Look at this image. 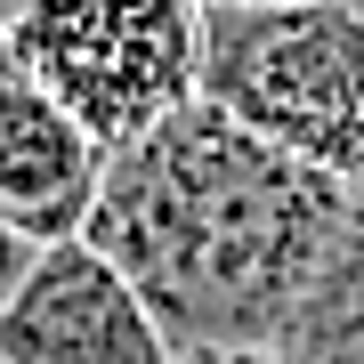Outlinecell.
<instances>
[{"instance_id":"6da1fadb","label":"cell","mask_w":364,"mask_h":364,"mask_svg":"<svg viewBox=\"0 0 364 364\" xmlns=\"http://www.w3.org/2000/svg\"><path fill=\"white\" fill-rule=\"evenodd\" d=\"M348 186L251 138L210 97L178 105L122 154H105L90 243L138 284L178 348H275L324 267Z\"/></svg>"},{"instance_id":"7a4b0ae2","label":"cell","mask_w":364,"mask_h":364,"mask_svg":"<svg viewBox=\"0 0 364 364\" xmlns=\"http://www.w3.org/2000/svg\"><path fill=\"white\" fill-rule=\"evenodd\" d=\"M203 97L364 195V16L348 0L203 9Z\"/></svg>"},{"instance_id":"3957f363","label":"cell","mask_w":364,"mask_h":364,"mask_svg":"<svg viewBox=\"0 0 364 364\" xmlns=\"http://www.w3.org/2000/svg\"><path fill=\"white\" fill-rule=\"evenodd\" d=\"M0 41L105 154L203 97V0H16Z\"/></svg>"},{"instance_id":"277c9868","label":"cell","mask_w":364,"mask_h":364,"mask_svg":"<svg viewBox=\"0 0 364 364\" xmlns=\"http://www.w3.org/2000/svg\"><path fill=\"white\" fill-rule=\"evenodd\" d=\"M0 364H170V340L138 284L90 235L41 243L0 308Z\"/></svg>"},{"instance_id":"5b68a950","label":"cell","mask_w":364,"mask_h":364,"mask_svg":"<svg viewBox=\"0 0 364 364\" xmlns=\"http://www.w3.org/2000/svg\"><path fill=\"white\" fill-rule=\"evenodd\" d=\"M97 186H105V146L0 41V219L33 243H65L90 227Z\"/></svg>"},{"instance_id":"8992f818","label":"cell","mask_w":364,"mask_h":364,"mask_svg":"<svg viewBox=\"0 0 364 364\" xmlns=\"http://www.w3.org/2000/svg\"><path fill=\"white\" fill-rule=\"evenodd\" d=\"M275 348L299 364H364V195L348 203L324 267L308 275V291H299Z\"/></svg>"},{"instance_id":"52a82bcc","label":"cell","mask_w":364,"mask_h":364,"mask_svg":"<svg viewBox=\"0 0 364 364\" xmlns=\"http://www.w3.org/2000/svg\"><path fill=\"white\" fill-rule=\"evenodd\" d=\"M33 251H41L33 235H16L9 219H0V308H9V291L25 284V267H33Z\"/></svg>"},{"instance_id":"ba28073f","label":"cell","mask_w":364,"mask_h":364,"mask_svg":"<svg viewBox=\"0 0 364 364\" xmlns=\"http://www.w3.org/2000/svg\"><path fill=\"white\" fill-rule=\"evenodd\" d=\"M170 364H299V356H284V348H178Z\"/></svg>"},{"instance_id":"9c48e42d","label":"cell","mask_w":364,"mask_h":364,"mask_svg":"<svg viewBox=\"0 0 364 364\" xmlns=\"http://www.w3.org/2000/svg\"><path fill=\"white\" fill-rule=\"evenodd\" d=\"M203 9H284V0H203Z\"/></svg>"},{"instance_id":"30bf717a","label":"cell","mask_w":364,"mask_h":364,"mask_svg":"<svg viewBox=\"0 0 364 364\" xmlns=\"http://www.w3.org/2000/svg\"><path fill=\"white\" fill-rule=\"evenodd\" d=\"M9 9H16V0H0V16H9Z\"/></svg>"},{"instance_id":"8fae6325","label":"cell","mask_w":364,"mask_h":364,"mask_svg":"<svg viewBox=\"0 0 364 364\" xmlns=\"http://www.w3.org/2000/svg\"><path fill=\"white\" fill-rule=\"evenodd\" d=\"M348 9H356V16H364V0H348Z\"/></svg>"}]
</instances>
